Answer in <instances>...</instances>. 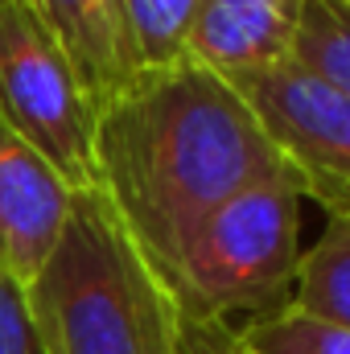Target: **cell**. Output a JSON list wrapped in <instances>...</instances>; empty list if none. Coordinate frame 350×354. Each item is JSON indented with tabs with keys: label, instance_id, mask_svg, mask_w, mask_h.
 Returning <instances> with one entry per match:
<instances>
[{
	"label": "cell",
	"instance_id": "cell-1",
	"mask_svg": "<svg viewBox=\"0 0 350 354\" xmlns=\"http://www.w3.org/2000/svg\"><path fill=\"white\" fill-rule=\"evenodd\" d=\"M268 177L293 174L248 99L198 62L145 71L99 107L95 189L161 280L223 202Z\"/></svg>",
	"mask_w": 350,
	"mask_h": 354
},
{
	"label": "cell",
	"instance_id": "cell-2",
	"mask_svg": "<svg viewBox=\"0 0 350 354\" xmlns=\"http://www.w3.org/2000/svg\"><path fill=\"white\" fill-rule=\"evenodd\" d=\"M46 354H177L181 309L99 189L75 194L50 264L29 284Z\"/></svg>",
	"mask_w": 350,
	"mask_h": 354
},
{
	"label": "cell",
	"instance_id": "cell-3",
	"mask_svg": "<svg viewBox=\"0 0 350 354\" xmlns=\"http://www.w3.org/2000/svg\"><path fill=\"white\" fill-rule=\"evenodd\" d=\"M301 202L293 177H268L223 202L165 276L181 317L231 326L235 313L284 309L301 260Z\"/></svg>",
	"mask_w": 350,
	"mask_h": 354
},
{
	"label": "cell",
	"instance_id": "cell-4",
	"mask_svg": "<svg viewBox=\"0 0 350 354\" xmlns=\"http://www.w3.org/2000/svg\"><path fill=\"white\" fill-rule=\"evenodd\" d=\"M95 120L99 107L62 46L21 0H0V124L83 194L95 189Z\"/></svg>",
	"mask_w": 350,
	"mask_h": 354
},
{
	"label": "cell",
	"instance_id": "cell-5",
	"mask_svg": "<svg viewBox=\"0 0 350 354\" xmlns=\"http://www.w3.org/2000/svg\"><path fill=\"white\" fill-rule=\"evenodd\" d=\"M248 99L260 128L276 145L301 198L326 206L330 218L350 214V95L297 62H276L227 79Z\"/></svg>",
	"mask_w": 350,
	"mask_h": 354
},
{
	"label": "cell",
	"instance_id": "cell-6",
	"mask_svg": "<svg viewBox=\"0 0 350 354\" xmlns=\"http://www.w3.org/2000/svg\"><path fill=\"white\" fill-rule=\"evenodd\" d=\"M71 206L75 189L50 169L42 153L0 124V272L25 292L50 264Z\"/></svg>",
	"mask_w": 350,
	"mask_h": 354
},
{
	"label": "cell",
	"instance_id": "cell-7",
	"mask_svg": "<svg viewBox=\"0 0 350 354\" xmlns=\"http://www.w3.org/2000/svg\"><path fill=\"white\" fill-rule=\"evenodd\" d=\"M301 0H198L185 62L239 79L288 62Z\"/></svg>",
	"mask_w": 350,
	"mask_h": 354
},
{
	"label": "cell",
	"instance_id": "cell-8",
	"mask_svg": "<svg viewBox=\"0 0 350 354\" xmlns=\"http://www.w3.org/2000/svg\"><path fill=\"white\" fill-rule=\"evenodd\" d=\"M21 4L62 46L83 87L91 91L95 107H103L116 91H124L136 79L120 0H21Z\"/></svg>",
	"mask_w": 350,
	"mask_h": 354
},
{
	"label": "cell",
	"instance_id": "cell-9",
	"mask_svg": "<svg viewBox=\"0 0 350 354\" xmlns=\"http://www.w3.org/2000/svg\"><path fill=\"white\" fill-rule=\"evenodd\" d=\"M288 305L350 330V214L330 218L326 235L309 252H301Z\"/></svg>",
	"mask_w": 350,
	"mask_h": 354
},
{
	"label": "cell",
	"instance_id": "cell-10",
	"mask_svg": "<svg viewBox=\"0 0 350 354\" xmlns=\"http://www.w3.org/2000/svg\"><path fill=\"white\" fill-rule=\"evenodd\" d=\"M288 62L350 95V4L347 0H301Z\"/></svg>",
	"mask_w": 350,
	"mask_h": 354
},
{
	"label": "cell",
	"instance_id": "cell-11",
	"mask_svg": "<svg viewBox=\"0 0 350 354\" xmlns=\"http://www.w3.org/2000/svg\"><path fill=\"white\" fill-rule=\"evenodd\" d=\"M194 12H198V0H120L124 37H128L136 75L169 71L185 62Z\"/></svg>",
	"mask_w": 350,
	"mask_h": 354
},
{
	"label": "cell",
	"instance_id": "cell-12",
	"mask_svg": "<svg viewBox=\"0 0 350 354\" xmlns=\"http://www.w3.org/2000/svg\"><path fill=\"white\" fill-rule=\"evenodd\" d=\"M231 330L243 354H350V330L317 322L293 305L264 317H248Z\"/></svg>",
	"mask_w": 350,
	"mask_h": 354
},
{
	"label": "cell",
	"instance_id": "cell-13",
	"mask_svg": "<svg viewBox=\"0 0 350 354\" xmlns=\"http://www.w3.org/2000/svg\"><path fill=\"white\" fill-rule=\"evenodd\" d=\"M0 354H46V342L29 309V292L12 284L4 272H0Z\"/></svg>",
	"mask_w": 350,
	"mask_h": 354
},
{
	"label": "cell",
	"instance_id": "cell-14",
	"mask_svg": "<svg viewBox=\"0 0 350 354\" xmlns=\"http://www.w3.org/2000/svg\"><path fill=\"white\" fill-rule=\"evenodd\" d=\"M177 354H243V351H239L231 326L181 317V346H177Z\"/></svg>",
	"mask_w": 350,
	"mask_h": 354
},
{
	"label": "cell",
	"instance_id": "cell-15",
	"mask_svg": "<svg viewBox=\"0 0 350 354\" xmlns=\"http://www.w3.org/2000/svg\"><path fill=\"white\" fill-rule=\"evenodd\" d=\"M347 4H350V0H347Z\"/></svg>",
	"mask_w": 350,
	"mask_h": 354
}]
</instances>
